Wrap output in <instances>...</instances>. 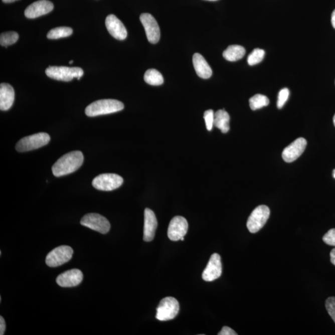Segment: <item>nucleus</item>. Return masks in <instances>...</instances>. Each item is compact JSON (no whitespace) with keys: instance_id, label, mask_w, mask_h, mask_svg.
<instances>
[{"instance_id":"obj_1","label":"nucleus","mask_w":335,"mask_h":335,"mask_svg":"<svg viewBox=\"0 0 335 335\" xmlns=\"http://www.w3.org/2000/svg\"><path fill=\"white\" fill-rule=\"evenodd\" d=\"M84 157L80 151H73L60 157L52 168L55 177H60L72 174L79 169Z\"/></svg>"},{"instance_id":"obj_2","label":"nucleus","mask_w":335,"mask_h":335,"mask_svg":"<svg viewBox=\"0 0 335 335\" xmlns=\"http://www.w3.org/2000/svg\"><path fill=\"white\" fill-rule=\"evenodd\" d=\"M124 104L116 99H101L86 107L85 114L88 117L114 113L124 109Z\"/></svg>"},{"instance_id":"obj_3","label":"nucleus","mask_w":335,"mask_h":335,"mask_svg":"<svg viewBox=\"0 0 335 335\" xmlns=\"http://www.w3.org/2000/svg\"><path fill=\"white\" fill-rule=\"evenodd\" d=\"M51 137L48 133L40 132L28 136L21 139L16 146V150L19 152H25L36 150L48 145Z\"/></svg>"},{"instance_id":"obj_4","label":"nucleus","mask_w":335,"mask_h":335,"mask_svg":"<svg viewBox=\"0 0 335 335\" xmlns=\"http://www.w3.org/2000/svg\"><path fill=\"white\" fill-rule=\"evenodd\" d=\"M46 73L52 79L70 82L74 78L79 80L84 72L80 67L50 66L46 70Z\"/></svg>"},{"instance_id":"obj_5","label":"nucleus","mask_w":335,"mask_h":335,"mask_svg":"<svg viewBox=\"0 0 335 335\" xmlns=\"http://www.w3.org/2000/svg\"><path fill=\"white\" fill-rule=\"evenodd\" d=\"M180 305L174 297L164 298L156 308V318L159 321H169L175 318L179 313Z\"/></svg>"},{"instance_id":"obj_6","label":"nucleus","mask_w":335,"mask_h":335,"mask_svg":"<svg viewBox=\"0 0 335 335\" xmlns=\"http://www.w3.org/2000/svg\"><path fill=\"white\" fill-rule=\"evenodd\" d=\"M269 216H270V210L268 206L261 205L254 209L247 223L250 232L255 234L262 229L268 221Z\"/></svg>"},{"instance_id":"obj_7","label":"nucleus","mask_w":335,"mask_h":335,"mask_svg":"<svg viewBox=\"0 0 335 335\" xmlns=\"http://www.w3.org/2000/svg\"><path fill=\"white\" fill-rule=\"evenodd\" d=\"M73 253V250L69 246H60L54 248L46 256V264L51 268L61 266L71 260Z\"/></svg>"},{"instance_id":"obj_8","label":"nucleus","mask_w":335,"mask_h":335,"mask_svg":"<svg viewBox=\"0 0 335 335\" xmlns=\"http://www.w3.org/2000/svg\"><path fill=\"white\" fill-rule=\"evenodd\" d=\"M124 180L119 175L114 174H104L99 175L92 182L93 187L96 190L111 192L119 188Z\"/></svg>"},{"instance_id":"obj_9","label":"nucleus","mask_w":335,"mask_h":335,"mask_svg":"<svg viewBox=\"0 0 335 335\" xmlns=\"http://www.w3.org/2000/svg\"><path fill=\"white\" fill-rule=\"evenodd\" d=\"M82 226L89 228L91 230L106 234L111 229L108 220L99 214L90 213L83 216L80 221Z\"/></svg>"},{"instance_id":"obj_10","label":"nucleus","mask_w":335,"mask_h":335,"mask_svg":"<svg viewBox=\"0 0 335 335\" xmlns=\"http://www.w3.org/2000/svg\"><path fill=\"white\" fill-rule=\"evenodd\" d=\"M140 20L145 29L146 38L151 44H156L160 38V30L155 18L149 13H143Z\"/></svg>"},{"instance_id":"obj_11","label":"nucleus","mask_w":335,"mask_h":335,"mask_svg":"<svg viewBox=\"0 0 335 335\" xmlns=\"http://www.w3.org/2000/svg\"><path fill=\"white\" fill-rule=\"evenodd\" d=\"M188 230V223L187 219L182 216H176L170 222L168 236L170 240L176 242L185 236Z\"/></svg>"},{"instance_id":"obj_12","label":"nucleus","mask_w":335,"mask_h":335,"mask_svg":"<svg viewBox=\"0 0 335 335\" xmlns=\"http://www.w3.org/2000/svg\"><path fill=\"white\" fill-rule=\"evenodd\" d=\"M222 265L221 256L217 253H214L211 256L208 265L203 273V279L207 282H211L221 276Z\"/></svg>"},{"instance_id":"obj_13","label":"nucleus","mask_w":335,"mask_h":335,"mask_svg":"<svg viewBox=\"0 0 335 335\" xmlns=\"http://www.w3.org/2000/svg\"><path fill=\"white\" fill-rule=\"evenodd\" d=\"M307 143V140L304 138H298L284 148L282 153V158L287 163L296 160L304 151Z\"/></svg>"},{"instance_id":"obj_14","label":"nucleus","mask_w":335,"mask_h":335,"mask_svg":"<svg viewBox=\"0 0 335 335\" xmlns=\"http://www.w3.org/2000/svg\"><path fill=\"white\" fill-rule=\"evenodd\" d=\"M83 279V274L80 269H73L64 272L57 277V283L62 287L77 286Z\"/></svg>"},{"instance_id":"obj_15","label":"nucleus","mask_w":335,"mask_h":335,"mask_svg":"<svg viewBox=\"0 0 335 335\" xmlns=\"http://www.w3.org/2000/svg\"><path fill=\"white\" fill-rule=\"evenodd\" d=\"M54 9V5L48 0H39L33 3L26 9L25 15L30 19L41 17V16L48 14Z\"/></svg>"},{"instance_id":"obj_16","label":"nucleus","mask_w":335,"mask_h":335,"mask_svg":"<svg viewBox=\"0 0 335 335\" xmlns=\"http://www.w3.org/2000/svg\"><path fill=\"white\" fill-rule=\"evenodd\" d=\"M106 26L110 35L117 40H124L127 31L123 23L114 15H110L106 19Z\"/></svg>"},{"instance_id":"obj_17","label":"nucleus","mask_w":335,"mask_h":335,"mask_svg":"<svg viewBox=\"0 0 335 335\" xmlns=\"http://www.w3.org/2000/svg\"><path fill=\"white\" fill-rule=\"evenodd\" d=\"M158 222L155 214L151 209L146 208L144 211L143 240L151 242L155 237Z\"/></svg>"},{"instance_id":"obj_18","label":"nucleus","mask_w":335,"mask_h":335,"mask_svg":"<svg viewBox=\"0 0 335 335\" xmlns=\"http://www.w3.org/2000/svg\"><path fill=\"white\" fill-rule=\"evenodd\" d=\"M15 100V91L12 86L8 83H2L0 85V109L7 111L12 108Z\"/></svg>"},{"instance_id":"obj_19","label":"nucleus","mask_w":335,"mask_h":335,"mask_svg":"<svg viewBox=\"0 0 335 335\" xmlns=\"http://www.w3.org/2000/svg\"><path fill=\"white\" fill-rule=\"evenodd\" d=\"M193 62L196 72L200 78L203 79H208L213 75V70L211 67L200 54H194Z\"/></svg>"},{"instance_id":"obj_20","label":"nucleus","mask_w":335,"mask_h":335,"mask_svg":"<svg viewBox=\"0 0 335 335\" xmlns=\"http://www.w3.org/2000/svg\"><path fill=\"white\" fill-rule=\"evenodd\" d=\"M230 116L224 109L217 111L214 114V125L221 130L222 133H227L230 130Z\"/></svg>"},{"instance_id":"obj_21","label":"nucleus","mask_w":335,"mask_h":335,"mask_svg":"<svg viewBox=\"0 0 335 335\" xmlns=\"http://www.w3.org/2000/svg\"><path fill=\"white\" fill-rule=\"evenodd\" d=\"M246 51L243 47L239 45H232L228 47L223 52V57L228 61L235 62L242 59L244 57Z\"/></svg>"},{"instance_id":"obj_22","label":"nucleus","mask_w":335,"mask_h":335,"mask_svg":"<svg viewBox=\"0 0 335 335\" xmlns=\"http://www.w3.org/2000/svg\"><path fill=\"white\" fill-rule=\"evenodd\" d=\"M144 80L146 83L152 86H159L163 83V76L155 69L146 70L144 75Z\"/></svg>"},{"instance_id":"obj_23","label":"nucleus","mask_w":335,"mask_h":335,"mask_svg":"<svg viewBox=\"0 0 335 335\" xmlns=\"http://www.w3.org/2000/svg\"><path fill=\"white\" fill-rule=\"evenodd\" d=\"M250 108L253 111L263 108L268 105L269 100L268 97L258 94L251 97L249 100Z\"/></svg>"},{"instance_id":"obj_24","label":"nucleus","mask_w":335,"mask_h":335,"mask_svg":"<svg viewBox=\"0 0 335 335\" xmlns=\"http://www.w3.org/2000/svg\"><path fill=\"white\" fill-rule=\"evenodd\" d=\"M73 33L72 29L69 27H58L52 29L47 35L49 39H58L67 38L71 36Z\"/></svg>"},{"instance_id":"obj_25","label":"nucleus","mask_w":335,"mask_h":335,"mask_svg":"<svg viewBox=\"0 0 335 335\" xmlns=\"http://www.w3.org/2000/svg\"><path fill=\"white\" fill-rule=\"evenodd\" d=\"M19 39V35L16 32H7L2 33L0 36V44L1 46L8 47L17 43Z\"/></svg>"},{"instance_id":"obj_26","label":"nucleus","mask_w":335,"mask_h":335,"mask_svg":"<svg viewBox=\"0 0 335 335\" xmlns=\"http://www.w3.org/2000/svg\"><path fill=\"white\" fill-rule=\"evenodd\" d=\"M264 55H265V52L264 50L261 49H254L248 57V64L250 66L259 64L263 60Z\"/></svg>"},{"instance_id":"obj_27","label":"nucleus","mask_w":335,"mask_h":335,"mask_svg":"<svg viewBox=\"0 0 335 335\" xmlns=\"http://www.w3.org/2000/svg\"><path fill=\"white\" fill-rule=\"evenodd\" d=\"M214 114L215 113L212 109L208 110L204 114V119L205 120L206 128L209 131L213 130L214 123Z\"/></svg>"},{"instance_id":"obj_28","label":"nucleus","mask_w":335,"mask_h":335,"mask_svg":"<svg viewBox=\"0 0 335 335\" xmlns=\"http://www.w3.org/2000/svg\"><path fill=\"white\" fill-rule=\"evenodd\" d=\"M289 96V89L285 88L282 89L279 91L278 95V99H277V106L279 109H281L284 106L285 103H286Z\"/></svg>"},{"instance_id":"obj_29","label":"nucleus","mask_w":335,"mask_h":335,"mask_svg":"<svg viewBox=\"0 0 335 335\" xmlns=\"http://www.w3.org/2000/svg\"><path fill=\"white\" fill-rule=\"evenodd\" d=\"M325 307L329 316L335 323V297H329L326 299Z\"/></svg>"},{"instance_id":"obj_30","label":"nucleus","mask_w":335,"mask_h":335,"mask_svg":"<svg viewBox=\"0 0 335 335\" xmlns=\"http://www.w3.org/2000/svg\"><path fill=\"white\" fill-rule=\"evenodd\" d=\"M323 241L326 244L335 247V229L329 230L324 235Z\"/></svg>"},{"instance_id":"obj_31","label":"nucleus","mask_w":335,"mask_h":335,"mask_svg":"<svg viewBox=\"0 0 335 335\" xmlns=\"http://www.w3.org/2000/svg\"><path fill=\"white\" fill-rule=\"evenodd\" d=\"M219 335H237L234 329L229 326H224L222 330L218 333Z\"/></svg>"},{"instance_id":"obj_32","label":"nucleus","mask_w":335,"mask_h":335,"mask_svg":"<svg viewBox=\"0 0 335 335\" xmlns=\"http://www.w3.org/2000/svg\"><path fill=\"white\" fill-rule=\"evenodd\" d=\"M6 330V322L2 316H0V334L4 335Z\"/></svg>"},{"instance_id":"obj_33","label":"nucleus","mask_w":335,"mask_h":335,"mask_svg":"<svg viewBox=\"0 0 335 335\" xmlns=\"http://www.w3.org/2000/svg\"><path fill=\"white\" fill-rule=\"evenodd\" d=\"M330 260L331 263L335 266V248H333V249L331 251Z\"/></svg>"},{"instance_id":"obj_34","label":"nucleus","mask_w":335,"mask_h":335,"mask_svg":"<svg viewBox=\"0 0 335 335\" xmlns=\"http://www.w3.org/2000/svg\"><path fill=\"white\" fill-rule=\"evenodd\" d=\"M331 25L333 26V27L335 29V10L332 13L331 15Z\"/></svg>"},{"instance_id":"obj_35","label":"nucleus","mask_w":335,"mask_h":335,"mask_svg":"<svg viewBox=\"0 0 335 335\" xmlns=\"http://www.w3.org/2000/svg\"><path fill=\"white\" fill-rule=\"evenodd\" d=\"M2 1L5 3V4H10V3L17 1V0H2Z\"/></svg>"},{"instance_id":"obj_36","label":"nucleus","mask_w":335,"mask_h":335,"mask_svg":"<svg viewBox=\"0 0 335 335\" xmlns=\"http://www.w3.org/2000/svg\"><path fill=\"white\" fill-rule=\"evenodd\" d=\"M333 175L334 179H335V169L333 170Z\"/></svg>"},{"instance_id":"obj_37","label":"nucleus","mask_w":335,"mask_h":335,"mask_svg":"<svg viewBox=\"0 0 335 335\" xmlns=\"http://www.w3.org/2000/svg\"><path fill=\"white\" fill-rule=\"evenodd\" d=\"M333 123H334V126H335V114H334V116L333 117Z\"/></svg>"},{"instance_id":"obj_38","label":"nucleus","mask_w":335,"mask_h":335,"mask_svg":"<svg viewBox=\"0 0 335 335\" xmlns=\"http://www.w3.org/2000/svg\"><path fill=\"white\" fill-rule=\"evenodd\" d=\"M73 60H70V62H69V64H73Z\"/></svg>"},{"instance_id":"obj_39","label":"nucleus","mask_w":335,"mask_h":335,"mask_svg":"<svg viewBox=\"0 0 335 335\" xmlns=\"http://www.w3.org/2000/svg\"><path fill=\"white\" fill-rule=\"evenodd\" d=\"M181 240H182V241H184V240H185V238H184V237H182V239H181Z\"/></svg>"},{"instance_id":"obj_40","label":"nucleus","mask_w":335,"mask_h":335,"mask_svg":"<svg viewBox=\"0 0 335 335\" xmlns=\"http://www.w3.org/2000/svg\"><path fill=\"white\" fill-rule=\"evenodd\" d=\"M207 1H212V2H214V1H217V0H207Z\"/></svg>"}]
</instances>
